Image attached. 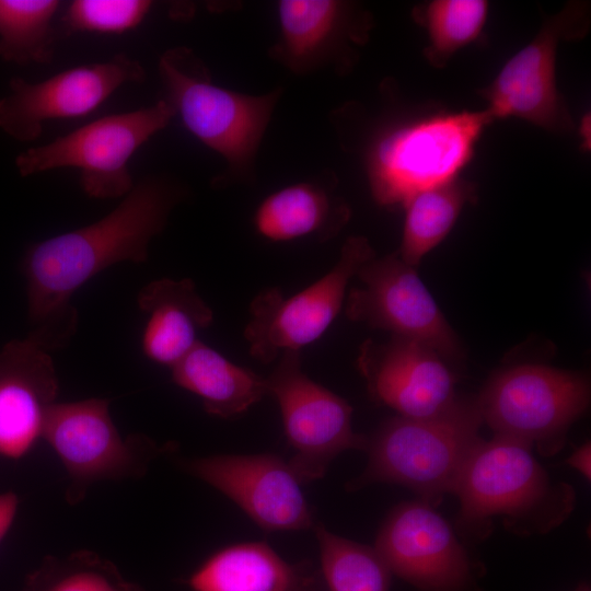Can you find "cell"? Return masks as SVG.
I'll return each mask as SVG.
<instances>
[{"instance_id":"obj_1","label":"cell","mask_w":591,"mask_h":591,"mask_svg":"<svg viewBox=\"0 0 591 591\" xmlns=\"http://www.w3.org/2000/svg\"><path fill=\"white\" fill-rule=\"evenodd\" d=\"M186 196L179 181L150 174L135 182L120 202L100 220L28 247L23 257L31 335L45 349L72 334V294L104 269L144 263L149 244L165 228L171 211Z\"/></svg>"},{"instance_id":"obj_2","label":"cell","mask_w":591,"mask_h":591,"mask_svg":"<svg viewBox=\"0 0 591 591\" xmlns=\"http://www.w3.org/2000/svg\"><path fill=\"white\" fill-rule=\"evenodd\" d=\"M532 451L530 444L508 437L482 439L452 490L460 500L461 525L483 534L491 519L500 517L507 526L526 534L546 532L569 515L572 488L552 484Z\"/></svg>"},{"instance_id":"obj_3","label":"cell","mask_w":591,"mask_h":591,"mask_svg":"<svg viewBox=\"0 0 591 591\" xmlns=\"http://www.w3.org/2000/svg\"><path fill=\"white\" fill-rule=\"evenodd\" d=\"M482 424L476 398L456 397L450 407L430 417L390 418L368 437L367 467L347 487L398 484L436 505L452 493L462 467L482 441Z\"/></svg>"},{"instance_id":"obj_4","label":"cell","mask_w":591,"mask_h":591,"mask_svg":"<svg viewBox=\"0 0 591 591\" xmlns=\"http://www.w3.org/2000/svg\"><path fill=\"white\" fill-rule=\"evenodd\" d=\"M493 121L485 109L460 111L385 129L366 158L374 200L386 208L403 207L416 194L460 177Z\"/></svg>"},{"instance_id":"obj_5","label":"cell","mask_w":591,"mask_h":591,"mask_svg":"<svg viewBox=\"0 0 591 591\" xmlns=\"http://www.w3.org/2000/svg\"><path fill=\"white\" fill-rule=\"evenodd\" d=\"M158 68L164 100L185 128L225 160L230 174L248 175L280 91L250 95L220 86L184 46L166 49Z\"/></svg>"},{"instance_id":"obj_6","label":"cell","mask_w":591,"mask_h":591,"mask_svg":"<svg viewBox=\"0 0 591 591\" xmlns=\"http://www.w3.org/2000/svg\"><path fill=\"white\" fill-rule=\"evenodd\" d=\"M175 116L165 100L106 115L48 143L28 148L15 158V166L24 177L76 167L80 186L89 197L123 198L135 185L128 166L130 158Z\"/></svg>"},{"instance_id":"obj_7","label":"cell","mask_w":591,"mask_h":591,"mask_svg":"<svg viewBox=\"0 0 591 591\" xmlns=\"http://www.w3.org/2000/svg\"><path fill=\"white\" fill-rule=\"evenodd\" d=\"M476 401L483 422L495 436L520 440L553 455L587 410L590 383L578 372L520 364L496 373Z\"/></svg>"},{"instance_id":"obj_8","label":"cell","mask_w":591,"mask_h":591,"mask_svg":"<svg viewBox=\"0 0 591 591\" xmlns=\"http://www.w3.org/2000/svg\"><path fill=\"white\" fill-rule=\"evenodd\" d=\"M589 26L587 2L570 1L546 18L534 37L479 92L491 119L518 118L549 132H572L575 123L557 86V53L561 42L584 37Z\"/></svg>"},{"instance_id":"obj_9","label":"cell","mask_w":591,"mask_h":591,"mask_svg":"<svg viewBox=\"0 0 591 591\" xmlns=\"http://www.w3.org/2000/svg\"><path fill=\"white\" fill-rule=\"evenodd\" d=\"M69 476L67 500L76 505L100 480L138 477L149 462L167 447L143 436L123 438L105 398L56 402L46 418L43 436Z\"/></svg>"},{"instance_id":"obj_10","label":"cell","mask_w":591,"mask_h":591,"mask_svg":"<svg viewBox=\"0 0 591 591\" xmlns=\"http://www.w3.org/2000/svg\"><path fill=\"white\" fill-rule=\"evenodd\" d=\"M266 384L293 449L287 463L301 484L322 478L339 453L366 450L368 437L352 430V407L302 371L300 350H283Z\"/></svg>"},{"instance_id":"obj_11","label":"cell","mask_w":591,"mask_h":591,"mask_svg":"<svg viewBox=\"0 0 591 591\" xmlns=\"http://www.w3.org/2000/svg\"><path fill=\"white\" fill-rule=\"evenodd\" d=\"M373 257L364 236H350L334 267L308 288L287 298L277 287L258 293L244 328L252 357L270 363L283 350H300L317 340L338 315L349 280Z\"/></svg>"},{"instance_id":"obj_12","label":"cell","mask_w":591,"mask_h":591,"mask_svg":"<svg viewBox=\"0 0 591 591\" xmlns=\"http://www.w3.org/2000/svg\"><path fill=\"white\" fill-rule=\"evenodd\" d=\"M362 288H352L346 301V315L371 328L417 340L444 360L463 357L461 341L428 291L416 268L397 251L364 263L357 275Z\"/></svg>"},{"instance_id":"obj_13","label":"cell","mask_w":591,"mask_h":591,"mask_svg":"<svg viewBox=\"0 0 591 591\" xmlns=\"http://www.w3.org/2000/svg\"><path fill=\"white\" fill-rule=\"evenodd\" d=\"M146 77L139 60L116 54L38 82L13 78L10 93L0 99V129L18 141H34L45 121L85 116L125 83H140Z\"/></svg>"},{"instance_id":"obj_14","label":"cell","mask_w":591,"mask_h":591,"mask_svg":"<svg viewBox=\"0 0 591 591\" xmlns=\"http://www.w3.org/2000/svg\"><path fill=\"white\" fill-rule=\"evenodd\" d=\"M374 549L392 575L420 591H462L471 580L468 556L450 524L426 501L396 506Z\"/></svg>"},{"instance_id":"obj_15","label":"cell","mask_w":591,"mask_h":591,"mask_svg":"<svg viewBox=\"0 0 591 591\" xmlns=\"http://www.w3.org/2000/svg\"><path fill=\"white\" fill-rule=\"evenodd\" d=\"M185 467L228 496L265 530H305L315 525L301 483L277 455H211L189 460Z\"/></svg>"},{"instance_id":"obj_16","label":"cell","mask_w":591,"mask_h":591,"mask_svg":"<svg viewBox=\"0 0 591 591\" xmlns=\"http://www.w3.org/2000/svg\"><path fill=\"white\" fill-rule=\"evenodd\" d=\"M445 361L417 340L393 336L385 344L363 341L357 366L374 401L399 416L425 418L456 399L455 378Z\"/></svg>"},{"instance_id":"obj_17","label":"cell","mask_w":591,"mask_h":591,"mask_svg":"<svg viewBox=\"0 0 591 591\" xmlns=\"http://www.w3.org/2000/svg\"><path fill=\"white\" fill-rule=\"evenodd\" d=\"M58 390L54 362L33 337L0 350V455L20 459L42 439Z\"/></svg>"},{"instance_id":"obj_18","label":"cell","mask_w":591,"mask_h":591,"mask_svg":"<svg viewBox=\"0 0 591 591\" xmlns=\"http://www.w3.org/2000/svg\"><path fill=\"white\" fill-rule=\"evenodd\" d=\"M358 15L344 1L281 0L279 39L270 56L297 74L335 63L348 43L366 39L367 22Z\"/></svg>"},{"instance_id":"obj_19","label":"cell","mask_w":591,"mask_h":591,"mask_svg":"<svg viewBox=\"0 0 591 591\" xmlns=\"http://www.w3.org/2000/svg\"><path fill=\"white\" fill-rule=\"evenodd\" d=\"M193 591H327L306 563L290 564L263 542L222 548L187 579Z\"/></svg>"},{"instance_id":"obj_20","label":"cell","mask_w":591,"mask_h":591,"mask_svg":"<svg viewBox=\"0 0 591 591\" xmlns=\"http://www.w3.org/2000/svg\"><path fill=\"white\" fill-rule=\"evenodd\" d=\"M137 303L148 314L141 336L142 352L170 369L199 341L198 333L213 322L212 310L189 278L151 281L140 290Z\"/></svg>"},{"instance_id":"obj_21","label":"cell","mask_w":591,"mask_h":591,"mask_svg":"<svg viewBox=\"0 0 591 591\" xmlns=\"http://www.w3.org/2000/svg\"><path fill=\"white\" fill-rule=\"evenodd\" d=\"M350 209L333 189L320 182H300L267 196L253 222L257 233L274 242L314 236L334 237L348 222Z\"/></svg>"},{"instance_id":"obj_22","label":"cell","mask_w":591,"mask_h":591,"mask_svg":"<svg viewBox=\"0 0 591 591\" xmlns=\"http://www.w3.org/2000/svg\"><path fill=\"white\" fill-rule=\"evenodd\" d=\"M172 381L196 394L208 414L233 418L267 394L266 378L233 363L200 340L172 368Z\"/></svg>"},{"instance_id":"obj_23","label":"cell","mask_w":591,"mask_h":591,"mask_svg":"<svg viewBox=\"0 0 591 591\" xmlns=\"http://www.w3.org/2000/svg\"><path fill=\"white\" fill-rule=\"evenodd\" d=\"M476 197L474 184L461 177L413 196L403 206L405 219L397 251L399 257L416 267L444 240L464 206L475 201Z\"/></svg>"},{"instance_id":"obj_24","label":"cell","mask_w":591,"mask_h":591,"mask_svg":"<svg viewBox=\"0 0 591 591\" xmlns=\"http://www.w3.org/2000/svg\"><path fill=\"white\" fill-rule=\"evenodd\" d=\"M488 11L486 0H431L416 5L412 15L426 32L428 62L442 68L454 54L479 39Z\"/></svg>"},{"instance_id":"obj_25","label":"cell","mask_w":591,"mask_h":591,"mask_svg":"<svg viewBox=\"0 0 591 591\" xmlns=\"http://www.w3.org/2000/svg\"><path fill=\"white\" fill-rule=\"evenodd\" d=\"M59 0H0V57L18 65L49 63Z\"/></svg>"},{"instance_id":"obj_26","label":"cell","mask_w":591,"mask_h":591,"mask_svg":"<svg viewBox=\"0 0 591 591\" xmlns=\"http://www.w3.org/2000/svg\"><path fill=\"white\" fill-rule=\"evenodd\" d=\"M313 528L327 591H390L392 573L374 547L338 536L322 524Z\"/></svg>"},{"instance_id":"obj_27","label":"cell","mask_w":591,"mask_h":591,"mask_svg":"<svg viewBox=\"0 0 591 591\" xmlns=\"http://www.w3.org/2000/svg\"><path fill=\"white\" fill-rule=\"evenodd\" d=\"M22 591L143 590L126 580L112 561L82 549L63 557H46L27 578Z\"/></svg>"},{"instance_id":"obj_28","label":"cell","mask_w":591,"mask_h":591,"mask_svg":"<svg viewBox=\"0 0 591 591\" xmlns=\"http://www.w3.org/2000/svg\"><path fill=\"white\" fill-rule=\"evenodd\" d=\"M151 8L149 0H74L61 22L70 34H121L141 24Z\"/></svg>"},{"instance_id":"obj_29","label":"cell","mask_w":591,"mask_h":591,"mask_svg":"<svg viewBox=\"0 0 591 591\" xmlns=\"http://www.w3.org/2000/svg\"><path fill=\"white\" fill-rule=\"evenodd\" d=\"M18 507L19 497L14 493L0 494V543L12 526Z\"/></svg>"},{"instance_id":"obj_30","label":"cell","mask_w":591,"mask_h":591,"mask_svg":"<svg viewBox=\"0 0 591 591\" xmlns=\"http://www.w3.org/2000/svg\"><path fill=\"white\" fill-rule=\"evenodd\" d=\"M591 445L584 442L568 459L567 464L577 470L584 478L590 480L591 475Z\"/></svg>"},{"instance_id":"obj_31","label":"cell","mask_w":591,"mask_h":591,"mask_svg":"<svg viewBox=\"0 0 591 591\" xmlns=\"http://www.w3.org/2000/svg\"><path fill=\"white\" fill-rule=\"evenodd\" d=\"M576 591H590V589L587 586H580Z\"/></svg>"}]
</instances>
